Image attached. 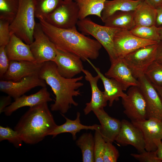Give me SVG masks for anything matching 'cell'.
<instances>
[{
	"label": "cell",
	"instance_id": "obj_47",
	"mask_svg": "<svg viewBox=\"0 0 162 162\" xmlns=\"http://www.w3.org/2000/svg\"><path fill=\"white\" fill-rule=\"evenodd\" d=\"M161 141H162V140H161Z\"/></svg>",
	"mask_w": 162,
	"mask_h": 162
},
{
	"label": "cell",
	"instance_id": "obj_5",
	"mask_svg": "<svg viewBox=\"0 0 162 162\" xmlns=\"http://www.w3.org/2000/svg\"><path fill=\"white\" fill-rule=\"evenodd\" d=\"M77 25L82 33L92 35L101 45L107 52L111 62L118 58L113 40L116 33L121 28L101 26L88 18L79 20Z\"/></svg>",
	"mask_w": 162,
	"mask_h": 162
},
{
	"label": "cell",
	"instance_id": "obj_9",
	"mask_svg": "<svg viewBox=\"0 0 162 162\" xmlns=\"http://www.w3.org/2000/svg\"><path fill=\"white\" fill-rule=\"evenodd\" d=\"M33 37L34 41L29 45L36 62L42 63L53 61L56 56L57 48L45 33L39 22L36 23Z\"/></svg>",
	"mask_w": 162,
	"mask_h": 162
},
{
	"label": "cell",
	"instance_id": "obj_12",
	"mask_svg": "<svg viewBox=\"0 0 162 162\" xmlns=\"http://www.w3.org/2000/svg\"><path fill=\"white\" fill-rule=\"evenodd\" d=\"M82 61L75 54L57 49L56 56L53 61L60 74L70 79L82 72L84 67Z\"/></svg>",
	"mask_w": 162,
	"mask_h": 162
},
{
	"label": "cell",
	"instance_id": "obj_6",
	"mask_svg": "<svg viewBox=\"0 0 162 162\" xmlns=\"http://www.w3.org/2000/svg\"><path fill=\"white\" fill-rule=\"evenodd\" d=\"M79 13L78 7L75 1L63 0L43 19L49 24L57 28H70L77 25L79 20Z\"/></svg>",
	"mask_w": 162,
	"mask_h": 162
},
{
	"label": "cell",
	"instance_id": "obj_26",
	"mask_svg": "<svg viewBox=\"0 0 162 162\" xmlns=\"http://www.w3.org/2000/svg\"><path fill=\"white\" fill-rule=\"evenodd\" d=\"M134 11L116 12L104 21V25L130 31L136 26Z\"/></svg>",
	"mask_w": 162,
	"mask_h": 162
},
{
	"label": "cell",
	"instance_id": "obj_13",
	"mask_svg": "<svg viewBox=\"0 0 162 162\" xmlns=\"http://www.w3.org/2000/svg\"><path fill=\"white\" fill-rule=\"evenodd\" d=\"M137 80L147 103L148 118H155L162 121V100L159 94L145 75Z\"/></svg>",
	"mask_w": 162,
	"mask_h": 162
},
{
	"label": "cell",
	"instance_id": "obj_23",
	"mask_svg": "<svg viewBox=\"0 0 162 162\" xmlns=\"http://www.w3.org/2000/svg\"><path fill=\"white\" fill-rule=\"evenodd\" d=\"M61 115L65 118L66 121L63 124L57 125L55 129L49 134L54 138L57 135L65 133H70L74 140L76 139V134L82 130H99L101 128L100 125L94 124L92 125H86L81 123L80 119V114L77 112L76 118L74 120L70 119L65 116L64 114Z\"/></svg>",
	"mask_w": 162,
	"mask_h": 162
},
{
	"label": "cell",
	"instance_id": "obj_18",
	"mask_svg": "<svg viewBox=\"0 0 162 162\" xmlns=\"http://www.w3.org/2000/svg\"><path fill=\"white\" fill-rule=\"evenodd\" d=\"M4 111L5 115L9 116L19 108L25 106L33 107L44 102L53 100L46 87H43L37 92L29 95L24 94L16 99Z\"/></svg>",
	"mask_w": 162,
	"mask_h": 162
},
{
	"label": "cell",
	"instance_id": "obj_45",
	"mask_svg": "<svg viewBox=\"0 0 162 162\" xmlns=\"http://www.w3.org/2000/svg\"><path fill=\"white\" fill-rule=\"evenodd\" d=\"M160 41H162V25L158 27Z\"/></svg>",
	"mask_w": 162,
	"mask_h": 162
},
{
	"label": "cell",
	"instance_id": "obj_35",
	"mask_svg": "<svg viewBox=\"0 0 162 162\" xmlns=\"http://www.w3.org/2000/svg\"><path fill=\"white\" fill-rule=\"evenodd\" d=\"M119 156L116 147L110 142H106L103 154L104 162H116Z\"/></svg>",
	"mask_w": 162,
	"mask_h": 162
},
{
	"label": "cell",
	"instance_id": "obj_11",
	"mask_svg": "<svg viewBox=\"0 0 162 162\" xmlns=\"http://www.w3.org/2000/svg\"><path fill=\"white\" fill-rule=\"evenodd\" d=\"M46 84L38 75L25 77L17 81L1 79L0 90L15 100L35 87H46Z\"/></svg>",
	"mask_w": 162,
	"mask_h": 162
},
{
	"label": "cell",
	"instance_id": "obj_32",
	"mask_svg": "<svg viewBox=\"0 0 162 162\" xmlns=\"http://www.w3.org/2000/svg\"><path fill=\"white\" fill-rule=\"evenodd\" d=\"M145 75L154 85L162 87V64L155 61L148 68Z\"/></svg>",
	"mask_w": 162,
	"mask_h": 162
},
{
	"label": "cell",
	"instance_id": "obj_41",
	"mask_svg": "<svg viewBox=\"0 0 162 162\" xmlns=\"http://www.w3.org/2000/svg\"><path fill=\"white\" fill-rule=\"evenodd\" d=\"M155 61L162 64V41L158 43Z\"/></svg>",
	"mask_w": 162,
	"mask_h": 162
},
{
	"label": "cell",
	"instance_id": "obj_28",
	"mask_svg": "<svg viewBox=\"0 0 162 162\" xmlns=\"http://www.w3.org/2000/svg\"><path fill=\"white\" fill-rule=\"evenodd\" d=\"M76 144L81 150L82 162H94V140L91 133L82 134L76 141Z\"/></svg>",
	"mask_w": 162,
	"mask_h": 162
},
{
	"label": "cell",
	"instance_id": "obj_3",
	"mask_svg": "<svg viewBox=\"0 0 162 162\" xmlns=\"http://www.w3.org/2000/svg\"><path fill=\"white\" fill-rule=\"evenodd\" d=\"M47 102L30 107L14 128L23 142L36 144L43 140L57 126Z\"/></svg>",
	"mask_w": 162,
	"mask_h": 162
},
{
	"label": "cell",
	"instance_id": "obj_7",
	"mask_svg": "<svg viewBox=\"0 0 162 162\" xmlns=\"http://www.w3.org/2000/svg\"><path fill=\"white\" fill-rule=\"evenodd\" d=\"M158 43L140 48L123 58L136 79L144 75L148 68L155 61Z\"/></svg>",
	"mask_w": 162,
	"mask_h": 162
},
{
	"label": "cell",
	"instance_id": "obj_30",
	"mask_svg": "<svg viewBox=\"0 0 162 162\" xmlns=\"http://www.w3.org/2000/svg\"><path fill=\"white\" fill-rule=\"evenodd\" d=\"M63 0H34L35 17L44 19L52 13Z\"/></svg>",
	"mask_w": 162,
	"mask_h": 162
},
{
	"label": "cell",
	"instance_id": "obj_1",
	"mask_svg": "<svg viewBox=\"0 0 162 162\" xmlns=\"http://www.w3.org/2000/svg\"><path fill=\"white\" fill-rule=\"evenodd\" d=\"M38 20L44 32L57 49L75 54L84 61L98 57L101 45L96 40L79 32L76 26L60 28L52 26L42 18Z\"/></svg>",
	"mask_w": 162,
	"mask_h": 162
},
{
	"label": "cell",
	"instance_id": "obj_16",
	"mask_svg": "<svg viewBox=\"0 0 162 162\" xmlns=\"http://www.w3.org/2000/svg\"><path fill=\"white\" fill-rule=\"evenodd\" d=\"M142 131L145 143V150L155 151L157 149L154 142L155 140H162V121L155 118L131 121Z\"/></svg>",
	"mask_w": 162,
	"mask_h": 162
},
{
	"label": "cell",
	"instance_id": "obj_37",
	"mask_svg": "<svg viewBox=\"0 0 162 162\" xmlns=\"http://www.w3.org/2000/svg\"><path fill=\"white\" fill-rule=\"evenodd\" d=\"M130 155L140 162H162L158 158L156 151H148L145 150L139 154L132 153Z\"/></svg>",
	"mask_w": 162,
	"mask_h": 162
},
{
	"label": "cell",
	"instance_id": "obj_15",
	"mask_svg": "<svg viewBox=\"0 0 162 162\" xmlns=\"http://www.w3.org/2000/svg\"><path fill=\"white\" fill-rule=\"evenodd\" d=\"M43 64L28 61H10L8 69L1 79L17 81L25 77L38 75Z\"/></svg>",
	"mask_w": 162,
	"mask_h": 162
},
{
	"label": "cell",
	"instance_id": "obj_24",
	"mask_svg": "<svg viewBox=\"0 0 162 162\" xmlns=\"http://www.w3.org/2000/svg\"><path fill=\"white\" fill-rule=\"evenodd\" d=\"M143 0H108L105 3L101 19L103 22L115 13L134 11Z\"/></svg>",
	"mask_w": 162,
	"mask_h": 162
},
{
	"label": "cell",
	"instance_id": "obj_39",
	"mask_svg": "<svg viewBox=\"0 0 162 162\" xmlns=\"http://www.w3.org/2000/svg\"><path fill=\"white\" fill-rule=\"evenodd\" d=\"M11 97L8 95L7 96H2L0 98V113L4 112V110L12 103Z\"/></svg>",
	"mask_w": 162,
	"mask_h": 162
},
{
	"label": "cell",
	"instance_id": "obj_42",
	"mask_svg": "<svg viewBox=\"0 0 162 162\" xmlns=\"http://www.w3.org/2000/svg\"><path fill=\"white\" fill-rule=\"evenodd\" d=\"M146 0L156 9L162 8V0Z\"/></svg>",
	"mask_w": 162,
	"mask_h": 162
},
{
	"label": "cell",
	"instance_id": "obj_19",
	"mask_svg": "<svg viewBox=\"0 0 162 162\" xmlns=\"http://www.w3.org/2000/svg\"><path fill=\"white\" fill-rule=\"evenodd\" d=\"M93 112L100 124V132L102 137L106 142L112 143L119 133L121 126V121L109 116L104 108Z\"/></svg>",
	"mask_w": 162,
	"mask_h": 162
},
{
	"label": "cell",
	"instance_id": "obj_20",
	"mask_svg": "<svg viewBox=\"0 0 162 162\" xmlns=\"http://www.w3.org/2000/svg\"><path fill=\"white\" fill-rule=\"evenodd\" d=\"M82 72L85 75V80L89 83L92 92L91 100L86 104L83 110L84 113L86 115L91 111L103 109L106 106L107 101L103 92L100 90L98 86V82L100 79L99 76L97 74L96 76H93L88 70L84 69Z\"/></svg>",
	"mask_w": 162,
	"mask_h": 162
},
{
	"label": "cell",
	"instance_id": "obj_46",
	"mask_svg": "<svg viewBox=\"0 0 162 162\" xmlns=\"http://www.w3.org/2000/svg\"><path fill=\"white\" fill-rule=\"evenodd\" d=\"M63 0L65 1H73L74 0Z\"/></svg>",
	"mask_w": 162,
	"mask_h": 162
},
{
	"label": "cell",
	"instance_id": "obj_38",
	"mask_svg": "<svg viewBox=\"0 0 162 162\" xmlns=\"http://www.w3.org/2000/svg\"><path fill=\"white\" fill-rule=\"evenodd\" d=\"M10 61L6 54L5 46H0V77L2 79L7 71Z\"/></svg>",
	"mask_w": 162,
	"mask_h": 162
},
{
	"label": "cell",
	"instance_id": "obj_21",
	"mask_svg": "<svg viewBox=\"0 0 162 162\" xmlns=\"http://www.w3.org/2000/svg\"><path fill=\"white\" fill-rule=\"evenodd\" d=\"M5 50L9 61L36 62L31 52L30 45L14 34L10 35L9 42L5 46Z\"/></svg>",
	"mask_w": 162,
	"mask_h": 162
},
{
	"label": "cell",
	"instance_id": "obj_36",
	"mask_svg": "<svg viewBox=\"0 0 162 162\" xmlns=\"http://www.w3.org/2000/svg\"><path fill=\"white\" fill-rule=\"evenodd\" d=\"M10 23L8 21L0 19V46H5L9 42L10 37Z\"/></svg>",
	"mask_w": 162,
	"mask_h": 162
},
{
	"label": "cell",
	"instance_id": "obj_10",
	"mask_svg": "<svg viewBox=\"0 0 162 162\" xmlns=\"http://www.w3.org/2000/svg\"><path fill=\"white\" fill-rule=\"evenodd\" d=\"M113 41L116 56L118 58H122L140 48L158 43L140 38L130 31L122 29L116 33Z\"/></svg>",
	"mask_w": 162,
	"mask_h": 162
},
{
	"label": "cell",
	"instance_id": "obj_44",
	"mask_svg": "<svg viewBox=\"0 0 162 162\" xmlns=\"http://www.w3.org/2000/svg\"><path fill=\"white\" fill-rule=\"evenodd\" d=\"M153 85L157 90L162 100V87Z\"/></svg>",
	"mask_w": 162,
	"mask_h": 162
},
{
	"label": "cell",
	"instance_id": "obj_29",
	"mask_svg": "<svg viewBox=\"0 0 162 162\" xmlns=\"http://www.w3.org/2000/svg\"><path fill=\"white\" fill-rule=\"evenodd\" d=\"M130 31L134 35L143 39L158 43L160 41L158 28L156 26L136 25Z\"/></svg>",
	"mask_w": 162,
	"mask_h": 162
},
{
	"label": "cell",
	"instance_id": "obj_8",
	"mask_svg": "<svg viewBox=\"0 0 162 162\" xmlns=\"http://www.w3.org/2000/svg\"><path fill=\"white\" fill-rule=\"evenodd\" d=\"M127 96L122 98V104L124 109V113L131 121L147 119L148 111L144 96L139 86L129 88Z\"/></svg>",
	"mask_w": 162,
	"mask_h": 162
},
{
	"label": "cell",
	"instance_id": "obj_33",
	"mask_svg": "<svg viewBox=\"0 0 162 162\" xmlns=\"http://www.w3.org/2000/svg\"><path fill=\"white\" fill-rule=\"evenodd\" d=\"M7 140L16 148H19L23 142L19 134L8 127L0 126V141Z\"/></svg>",
	"mask_w": 162,
	"mask_h": 162
},
{
	"label": "cell",
	"instance_id": "obj_14",
	"mask_svg": "<svg viewBox=\"0 0 162 162\" xmlns=\"http://www.w3.org/2000/svg\"><path fill=\"white\" fill-rule=\"evenodd\" d=\"M119 133L115 141L122 146L131 145L140 153L145 150V143L141 130L131 122L123 119L121 121Z\"/></svg>",
	"mask_w": 162,
	"mask_h": 162
},
{
	"label": "cell",
	"instance_id": "obj_34",
	"mask_svg": "<svg viewBox=\"0 0 162 162\" xmlns=\"http://www.w3.org/2000/svg\"><path fill=\"white\" fill-rule=\"evenodd\" d=\"M94 137V162H104L103 154L106 142L101 135L99 130H95Z\"/></svg>",
	"mask_w": 162,
	"mask_h": 162
},
{
	"label": "cell",
	"instance_id": "obj_22",
	"mask_svg": "<svg viewBox=\"0 0 162 162\" xmlns=\"http://www.w3.org/2000/svg\"><path fill=\"white\" fill-rule=\"evenodd\" d=\"M87 61L94 69L100 77L104 85V90L103 93L105 97L109 102L110 106H112L113 102L119 100V98H124L127 97V94L124 92L121 85L117 81L113 78L106 77L101 72L100 69L96 67L90 60Z\"/></svg>",
	"mask_w": 162,
	"mask_h": 162
},
{
	"label": "cell",
	"instance_id": "obj_2",
	"mask_svg": "<svg viewBox=\"0 0 162 162\" xmlns=\"http://www.w3.org/2000/svg\"><path fill=\"white\" fill-rule=\"evenodd\" d=\"M38 76L50 87L55 95L54 103L50 106L51 111H59L64 114L72 105H78L74 97L81 95L79 88L84 85L80 81L83 78V76L70 79L65 78L59 73L53 61L43 63Z\"/></svg>",
	"mask_w": 162,
	"mask_h": 162
},
{
	"label": "cell",
	"instance_id": "obj_4",
	"mask_svg": "<svg viewBox=\"0 0 162 162\" xmlns=\"http://www.w3.org/2000/svg\"><path fill=\"white\" fill-rule=\"evenodd\" d=\"M35 17L34 0H19L17 12L10 25V34H14L30 44L34 41Z\"/></svg>",
	"mask_w": 162,
	"mask_h": 162
},
{
	"label": "cell",
	"instance_id": "obj_40",
	"mask_svg": "<svg viewBox=\"0 0 162 162\" xmlns=\"http://www.w3.org/2000/svg\"><path fill=\"white\" fill-rule=\"evenodd\" d=\"M154 142L156 145L157 149L156 154L158 158L162 161V142L160 140H155Z\"/></svg>",
	"mask_w": 162,
	"mask_h": 162
},
{
	"label": "cell",
	"instance_id": "obj_31",
	"mask_svg": "<svg viewBox=\"0 0 162 162\" xmlns=\"http://www.w3.org/2000/svg\"><path fill=\"white\" fill-rule=\"evenodd\" d=\"M19 4V0H0V19L11 23L16 16Z\"/></svg>",
	"mask_w": 162,
	"mask_h": 162
},
{
	"label": "cell",
	"instance_id": "obj_27",
	"mask_svg": "<svg viewBox=\"0 0 162 162\" xmlns=\"http://www.w3.org/2000/svg\"><path fill=\"white\" fill-rule=\"evenodd\" d=\"M79 8V20L90 15L101 18V13L106 1L108 0H74Z\"/></svg>",
	"mask_w": 162,
	"mask_h": 162
},
{
	"label": "cell",
	"instance_id": "obj_17",
	"mask_svg": "<svg viewBox=\"0 0 162 162\" xmlns=\"http://www.w3.org/2000/svg\"><path fill=\"white\" fill-rule=\"evenodd\" d=\"M111 63L110 68L105 74L106 77L115 80L121 85L124 91L132 86H139V81L133 76L123 58H117Z\"/></svg>",
	"mask_w": 162,
	"mask_h": 162
},
{
	"label": "cell",
	"instance_id": "obj_25",
	"mask_svg": "<svg viewBox=\"0 0 162 162\" xmlns=\"http://www.w3.org/2000/svg\"><path fill=\"white\" fill-rule=\"evenodd\" d=\"M157 9L146 0L134 11L136 25L150 26H156Z\"/></svg>",
	"mask_w": 162,
	"mask_h": 162
},
{
	"label": "cell",
	"instance_id": "obj_43",
	"mask_svg": "<svg viewBox=\"0 0 162 162\" xmlns=\"http://www.w3.org/2000/svg\"><path fill=\"white\" fill-rule=\"evenodd\" d=\"M156 26L159 27L162 25V8L157 9Z\"/></svg>",
	"mask_w": 162,
	"mask_h": 162
}]
</instances>
